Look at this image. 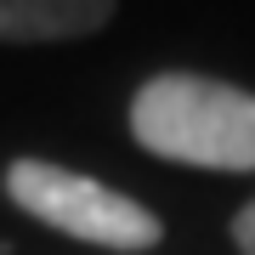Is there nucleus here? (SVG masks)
Segmentation results:
<instances>
[{"instance_id": "nucleus-1", "label": "nucleus", "mask_w": 255, "mask_h": 255, "mask_svg": "<svg viewBox=\"0 0 255 255\" xmlns=\"http://www.w3.org/2000/svg\"><path fill=\"white\" fill-rule=\"evenodd\" d=\"M147 153L199 170H255V97L210 74H153L130 102Z\"/></svg>"}, {"instance_id": "nucleus-2", "label": "nucleus", "mask_w": 255, "mask_h": 255, "mask_svg": "<svg viewBox=\"0 0 255 255\" xmlns=\"http://www.w3.org/2000/svg\"><path fill=\"white\" fill-rule=\"evenodd\" d=\"M6 193L11 204L28 210L34 221L80 238V244H102V250H153L159 244V216L147 204H136L130 193L102 187L97 176L63 170L51 159H17L6 170Z\"/></svg>"}, {"instance_id": "nucleus-3", "label": "nucleus", "mask_w": 255, "mask_h": 255, "mask_svg": "<svg viewBox=\"0 0 255 255\" xmlns=\"http://www.w3.org/2000/svg\"><path fill=\"white\" fill-rule=\"evenodd\" d=\"M114 17V0H0V40H74Z\"/></svg>"}, {"instance_id": "nucleus-4", "label": "nucleus", "mask_w": 255, "mask_h": 255, "mask_svg": "<svg viewBox=\"0 0 255 255\" xmlns=\"http://www.w3.org/2000/svg\"><path fill=\"white\" fill-rule=\"evenodd\" d=\"M233 244L244 250V255H255V199H250V204L233 216Z\"/></svg>"}]
</instances>
